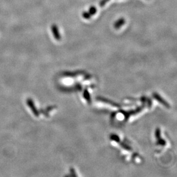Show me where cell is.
<instances>
[{
	"mask_svg": "<svg viewBox=\"0 0 177 177\" xmlns=\"http://www.w3.org/2000/svg\"><path fill=\"white\" fill-rule=\"evenodd\" d=\"M51 31H52V33L53 34V36L55 37V39L57 41H60L61 37L59 28L56 24H52V25Z\"/></svg>",
	"mask_w": 177,
	"mask_h": 177,
	"instance_id": "2",
	"label": "cell"
},
{
	"mask_svg": "<svg viewBox=\"0 0 177 177\" xmlns=\"http://www.w3.org/2000/svg\"><path fill=\"white\" fill-rule=\"evenodd\" d=\"M97 12V9L95 6H91L87 12H83L82 13V17L86 20L91 18L92 16L95 15Z\"/></svg>",
	"mask_w": 177,
	"mask_h": 177,
	"instance_id": "1",
	"label": "cell"
},
{
	"mask_svg": "<svg viewBox=\"0 0 177 177\" xmlns=\"http://www.w3.org/2000/svg\"><path fill=\"white\" fill-rule=\"evenodd\" d=\"M126 23V20L124 18H120L119 20H117L114 24V27L115 29H118L123 25Z\"/></svg>",
	"mask_w": 177,
	"mask_h": 177,
	"instance_id": "3",
	"label": "cell"
},
{
	"mask_svg": "<svg viewBox=\"0 0 177 177\" xmlns=\"http://www.w3.org/2000/svg\"><path fill=\"white\" fill-rule=\"evenodd\" d=\"M110 0H101L100 2H99V5L100 6V7H103L106 5V4L108 2L110 1Z\"/></svg>",
	"mask_w": 177,
	"mask_h": 177,
	"instance_id": "4",
	"label": "cell"
}]
</instances>
